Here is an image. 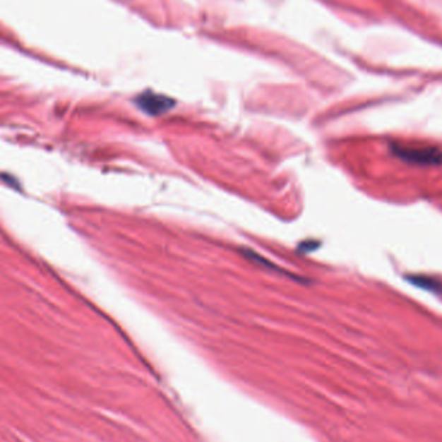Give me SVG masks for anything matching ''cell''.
Here are the masks:
<instances>
[{
	"instance_id": "cell-1",
	"label": "cell",
	"mask_w": 442,
	"mask_h": 442,
	"mask_svg": "<svg viewBox=\"0 0 442 442\" xmlns=\"http://www.w3.org/2000/svg\"><path fill=\"white\" fill-rule=\"evenodd\" d=\"M390 149L400 160L422 165V166H438L442 165V152L434 146L405 145V144H392Z\"/></svg>"
},
{
	"instance_id": "cell-2",
	"label": "cell",
	"mask_w": 442,
	"mask_h": 442,
	"mask_svg": "<svg viewBox=\"0 0 442 442\" xmlns=\"http://www.w3.org/2000/svg\"><path fill=\"white\" fill-rule=\"evenodd\" d=\"M172 105H174L172 100L152 92H146L138 97V107L149 115L163 114L169 110Z\"/></svg>"
}]
</instances>
